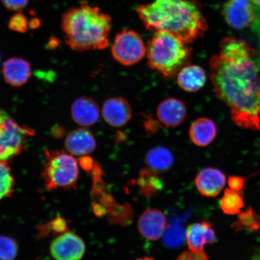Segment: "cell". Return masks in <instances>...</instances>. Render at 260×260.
<instances>
[{
  "mask_svg": "<svg viewBox=\"0 0 260 260\" xmlns=\"http://www.w3.org/2000/svg\"><path fill=\"white\" fill-rule=\"evenodd\" d=\"M111 51L113 58L118 63L132 66L145 57L147 47L138 32L125 30L116 35Z\"/></svg>",
  "mask_w": 260,
  "mask_h": 260,
  "instance_id": "7",
  "label": "cell"
},
{
  "mask_svg": "<svg viewBox=\"0 0 260 260\" xmlns=\"http://www.w3.org/2000/svg\"><path fill=\"white\" fill-rule=\"evenodd\" d=\"M29 0H2L5 8L11 11H19L27 7Z\"/></svg>",
  "mask_w": 260,
  "mask_h": 260,
  "instance_id": "29",
  "label": "cell"
},
{
  "mask_svg": "<svg viewBox=\"0 0 260 260\" xmlns=\"http://www.w3.org/2000/svg\"><path fill=\"white\" fill-rule=\"evenodd\" d=\"M187 108L184 103L175 98L162 102L157 109L158 121L167 127H175L186 120Z\"/></svg>",
  "mask_w": 260,
  "mask_h": 260,
  "instance_id": "12",
  "label": "cell"
},
{
  "mask_svg": "<svg viewBox=\"0 0 260 260\" xmlns=\"http://www.w3.org/2000/svg\"><path fill=\"white\" fill-rule=\"evenodd\" d=\"M102 115L105 121L113 127H122L132 118V109L122 97H112L104 103Z\"/></svg>",
  "mask_w": 260,
  "mask_h": 260,
  "instance_id": "10",
  "label": "cell"
},
{
  "mask_svg": "<svg viewBox=\"0 0 260 260\" xmlns=\"http://www.w3.org/2000/svg\"><path fill=\"white\" fill-rule=\"evenodd\" d=\"M80 164L84 170L89 171L94 168L93 162L92 158L89 157H84L81 158Z\"/></svg>",
  "mask_w": 260,
  "mask_h": 260,
  "instance_id": "32",
  "label": "cell"
},
{
  "mask_svg": "<svg viewBox=\"0 0 260 260\" xmlns=\"http://www.w3.org/2000/svg\"><path fill=\"white\" fill-rule=\"evenodd\" d=\"M186 44L165 31H155L146 51L149 67L171 78L190 63L191 50Z\"/></svg>",
  "mask_w": 260,
  "mask_h": 260,
  "instance_id": "4",
  "label": "cell"
},
{
  "mask_svg": "<svg viewBox=\"0 0 260 260\" xmlns=\"http://www.w3.org/2000/svg\"><path fill=\"white\" fill-rule=\"evenodd\" d=\"M65 148L71 154L84 155L95 150L96 141L88 130L79 128L68 134L64 142Z\"/></svg>",
  "mask_w": 260,
  "mask_h": 260,
  "instance_id": "17",
  "label": "cell"
},
{
  "mask_svg": "<svg viewBox=\"0 0 260 260\" xmlns=\"http://www.w3.org/2000/svg\"><path fill=\"white\" fill-rule=\"evenodd\" d=\"M18 251V243L14 239L0 236V260H14Z\"/></svg>",
  "mask_w": 260,
  "mask_h": 260,
  "instance_id": "25",
  "label": "cell"
},
{
  "mask_svg": "<svg viewBox=\"0 0 260 260\" xmlns=\"http://www.w3.org/2000/svg\"><path fill=\"white\" fill-rule=\"evenodd\" d=\"M15 181L8 162L0 160V201L11 196Z\"/></svg>",
  "mask_w": 260,
  "mask_h": 260,
  "instance_id": "24",
  "label": "cell"
},
{
  "mask_svg": "<svg viewBox=\"0 0 260 260\" xmlns=\"http://www.w3.org/2000/svg\"><path fill=\"white\" fill-rule=\"evenodd\" d=\"M186 239L190 251L194 253L203 252L206 243H213L216 241L213 224L205 221L191 224L186 231Z\"/></svg>",
  "mask_w": 260,
  "mask_h": 260,
  "instance_id": "14",
  "label": "cell"
},
{
  "mask_svg": "<svg viewBox=\"0 0 260 260\" xmlns=\"http://www.w3.org/2000/svg\"><path fill=\"white\" fill-rule=\"evenodd\" d=\"M42 175L48 190L76 188L79 177V164L73 155L63 151H47Z\"/></svg>",
  "mask_w": 260,
  "mask_h": 260,
  "instance_id": "5",
  "label": "cell"
},
{
  "mask_svg": "<svg viewBox=\"0 0 260 260\" xmlns=\"http://www.w3.org/2000/svg\"><path fill=\"white\" fill-rule=\"evenodd\" d=\"M0 60H1V58H0Z\"/></svg>",
  "mask_w": 260,
  "mask_h": 260,
  "instance_id": "37",
  "label": "cell"
},
{
  "mask_svg": "<svg viewBox=\"0 0 260 260\" xmlns=\"http://www.w3.org/2000/svg\"><path fill=\"white\" fill-rule=\"evenodd\" d=\"M237 232L247 230L249 232H255L259 229L260 220L257 214L252 207H249L246 210L240 212L238 219L233 224Z\"/></svg>",
  "mask_w": 260,
  "mask_h": 260,
  "instance_id": "23",
  "label": "cell"
},
{
  "mask_svg": "<svg viewBox=\"0 0 260 260\" xmlns=\"http://www.w3.org/2000/svg\"><path fill=\"white\" fill-rule=\"evenodd\" d=\"M40 236H45L50 233L53 235H61L68 232L66 221L61 217H57L45 225L40 227Z\"/></svg>",
  "mask_w": 260,
  "mask_h": 260,
  "instance_id": "27",
  "label": "cell"
},
{
  "mask_svg": "<svg viewBox=\"0 0 260 260\" xmlns=\"http://www.w3.org/2000/svg\"><path fill=\"white\" fill-rule=\"evenodd\" d=\"M34 135L32 129L19 125L7 112L0 110V160L8 161L20 154L28 138Z\"/></svg>",
  "mask_w": 260,
  "mask_h": 260,
  "instance_id": "6",
  "label": "cell"
},
{
  "mask_svg": "<svg viewBox=\"0 0 260 260\" xmlns=\"http://www.w3.org/2000/svg\"><path fill=\"white\" fill-rule=\"evenodd\" d=\"M6 82L12 87H20L27 82L31 76L30 63L21 58H11L3 66Z\"/></svg>",
  "mask_w": 260,
  "mask_h": 260,
  "instance_id": "15",
  "label": "cell"
},
{
  "mask_svg": "<svg viewBox=\"0 0 260 260\" xmlns=\"http://www.w3.org/2000/svg\"><path fill=\"white\" fill-rule=\"evenodd\" d=\"M112 19L97 7L85 2L63 15L61 27L65 42L73 50H103L109 46Z\"/></svg>",
  "mask_w": 260,
  "mask_h": 260,
  "instance_id": "3",
  "label": "cell"
},
{
  "mask_svg": "<svg viewBox=\"0 0 260 260\" xmlns=\"http://www.w3.org/2000/svg\"><path fill=\"white\" fill-rule=\"evenodd\" d=\"M176 260H210L206 253L202 252L194 253L191 251H186L182 253Z\"/></svg>",
  "mask_w": 260,
  "mask_h": 260,
  "instance_id": "31",
  "label": "cell"
},
{
  "mask_svg": "<svg viewBox=\"0 0 260 260\" xmlns=\"http://www.w3.org/2000/svg\"><path fill=\"white\" fill-rule=\"evenodd\" d=\"M217 135L216 125L211 119L201 118L194 121L189 129L190 139L195 145L206 146L215 139Z\"/></svg>",
  "mask_w": 260,
  "mask_h": 260,
  "instance_id": "19",
  "label": "cell"
},
{
  "mask_svg": "<svg viewBox=\"0 0 260 260\" xmlns=\"http://www.w3.org/2000/svg\"><path fill=\"white\" fill-rule=\"evenodd\" d=\"M145 162L154 172H164L170 170L174 162V155L167 148L157 146L150 149L145 156Z\"/></svg>",
  "mask_w": 260,
  "mask_h": 260,
  "instance_id": "20",
  "label": "cell"
},
{
  "mask_svg": "<svg viewBox=\"0 0 260 260\" xmlns=\"http://www.w3.org/2000/svg\"><path fill=\"white\" fill-rule=\"evenodd\" d=\"M41 25V22L38 19H34L29 22V27L32 29L37 28L40 27Z\"/></svg>",
  "mask_w": 260,
  "mask_h": 260,
  "instance_id": "33",
  "label": "cell"
},
{
  "mask_svg": "<svg viewBox=\"0 0 260 260\" xmlns=\"http://www.w3.org/2000/svg\"><path fill=\"white\" fill-rule=\"evenodd\" d=\"M210 61V79L218 99L230 107L233 121L260 130V76L255 51L241 39L227 37Z\"/></svg>",
  "mask_w": 260,
  "mask_h": 260,
  "instance_id": "1",
  "label": "cell"
},
{
  "mask_svg": "<svg viewBox=\"0 0 260 260\" xmlns=\"http://www.w3.org/2000/svg\"><path fill=\"white\" fill-rule=\"evenodd\" d=\"M137 12L148 30L167 31L186 44L202 37L208 28L195 0H154L139 6Z\"/></svg>",
  "mask_w": 260,
  "mask_h": 260,
  "instance_id": "2",
  "label": "cell"
},
{
  "mask_svg": "<svg viewBox=\"0 0 260 260\" xmlns=\"http://www.w3.org/2000/svg\"><path fill=\"white\" fill-rule=\"evenodd\" d=\"M28 27L27 17L21 13H17L10 19L9 27L11 30L24 34L27 32Z\"/></svg>",
  "mask_w": 260,
  "mask_h": 260,
  "instance_id": "28",
  "label": "cell"
},
{
  "mask_svg": "<svg viewBox=\"0 0 260 260\" xmlns=\"http://www.w3.org/2000/svg\"><path fill=\"white\" fill-rule=\"evenodd\" d=\"M222 13L226 23L236 30L250 27L256 19L254 8L250 0H229L223 5Z\"/></svg>",
  "mask_w": 260,
  "mask_h": 260,
  "instance_id": "8",
  "label": "cell"
},
{
  "mask_svg": "<svg viewBox=\"0 0 260 260\" xmlns=\"http://www.w3.org/2000/svg\"><path fill=\"white\" fill-rule=\"evenodd\" d=\"M167 219L161 211L149 209L142 214L138 220V229L145 239L155 241L165 233Z\"/></svg>",
  "mask_w": 260,
  "mask_h": 260,
  "instance_id": "13",
  "label": "cell"
},
{
  "mask_svg": "<svg viewBox=\"0 0 260 260\" xmlns=\"http://www.w3.org/2000/svg\"><path fill=\"white\" fill-rule=\"evenodd\" d=\"M138 260H155V259L154 258H153L146 257V256H145V257H143V258H139V259H138Z\"/></svg>",
  "mask_w": 260,
  "mask_h": 260,
  "instance_id": "36",
  "label": "cell"
},
{
  "mask_svg": "<svg viewBox=\"0 0 260 260\" xmlns=\"http://www.w3.org/2000/svg\"><path fill=\"white\" fill-rule=\"evenodd\" d=\"M184 230L180 226L172 225L166 230L164 235V241L167 246L171 248H177L183 243L185 240Z\"/></svg>",
  "mask_w": 260,
  "mask_h": 260,
  "instance_id": "26",
  "label": "cell"
},
{
  "mask_svg": "<svg viewBox=\"0 0 260 260\" xmlns=\"http://www.w3.org/2000/svg\"><path fill=\"white\" fill-rule=\"evenodd\" d=\"M71 115L78 125L89 126L95 124L100 118V110L95 101L80 97L71 107Z\"/></svg>",
  "mask_w": 260,
  "mask_h": 260,
  "instance_id": "16",
  "label": "cell"
},
{
  "mask_svg": "<svg viewBox=\"0 0 260 260\" xmlns=\"http://www.w3.org/2000/svg\"><path fill=\"white\" fill-rule=\"evenodd\" d=\"M195 184L199 192L206 197H216L221 192L226 183V177L217 169H204L197 175Z\"/></svg>",
  "mask_w": 260,
  "mask_h": 260,
  "instance_id": "11",
  "label": "cell"
},
{
  "mask_svg": "<svg viewBox=\"0 0 260 260\" xmlns=\"http://www.w3.org/2000/svg\"><path fill=\"white\" fill-rule=\"evenodd\" d=\"M138 184L140 193L146 198H151L162 190V184L155 172L151 169H144L141 171Z\"/></svg>",
  "mask_w": 260,
  "mask_h": 260,
  "instance_id": "21",
  "label": "cell"
},
{
  "mask_svg": "<svg viewBox=\"0 0 260 260\" xmlns=\"http://www.w3.org/2000/svg\"><path fill=\"white\" fill-rule=\"evenodd\" d=\"M250 260H260V250L256 251Z\"/></svg>",
  "mask_w": 260,
  "mask_h": 260,
  "instance_id": "34",
  "label": "cell"
},
{
  "mask_svg": "<svg viewBox=\"0 0 260 260\" xmlns=\"http://www.w3.org/2000/svg\"><path fill=\"white\" fill-rule=\"evenodd\" d=\"M207 81L206 72L198 65H187L177 74L178 86L187 92H195L203 88Z\"/></svg>",
  "mask_w": 260,
  "mask_h": 260,
  "instance_id": "18",
  "label": "cell"
},
{
  "mask_svg": "<svg viewBox=\"0 0 260 260\" xmlns=\"http://www.w3.org/2000/svg\"><path fill=\"white\" fill-rule=\"evenodd\" d=\"M220 207L224 213L229 215L239 214L245 207L242 191L226 188L220 200Z\"/></svg>",
  "mask_w": 260,
  "mask_h": 260,
  "instance_id": "22",
  "label": "cell"
},
{
  "mask_svg": "<svg viewBox=\"0 0 260 260\" xmlns=\"http://www.w3.org/2000/svg\"><path fill=\"white\" fill-rule=\"evenodd\" d=\"M252 3L253 5H255L256 6L260 7V0H250Z\"/></svg>",
  "mask_w": 260,
  "mask_h": 260,
  "instance_id": "35",
  "label": "cell"
},
{
  "mask_svg": "<svg viewBox=\"0 0 260 260\" xmlns=\"http://www.w3.org/2000/svg\"><path fill=\"white\" fill-rule=\"evenodd\" d=\"M246 183V178L239 176L230 177L228 184L231 189L236 191H242Z\"/></svg>",
  "mask_w": 260,
  "mask_h": 260,
  "instance_id": "30",
  "label": "cell"
},
{
  "mask_svg": "<svg viewBox=\"0 0 260 260\" xmlns=\"http://www.w3.org/2000/svg\"><path fill=\"white\" fill-rule=\"evenodd\" d=\"M85 250L83 240L68 231L56 237L50 245L51 254L56 260H80Z\"/></svg>",
  "mask_w": 260,
  "mask_h": 260,
  "instance_id": "9",
  "label": "cell"
}]
</instances>
